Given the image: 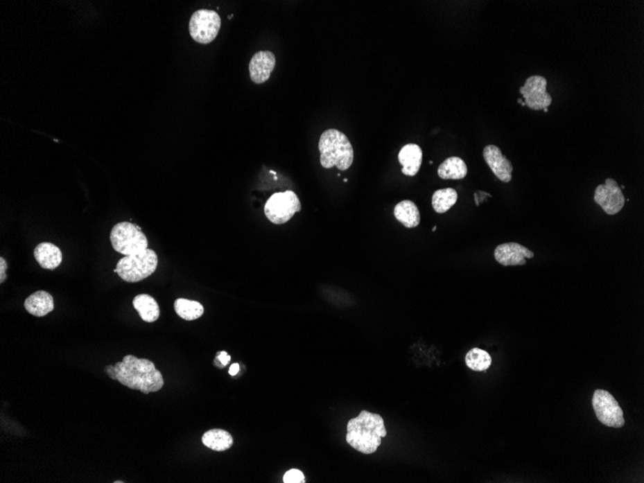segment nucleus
Wrapping results in <instances>:
<instances>
[{
	"mask_svg": "<svg viewBox=\"0 0 644 483\" xmlns=\"http://www.w3.org/2000/svg\"><path fill=\"white\" fill-rule=\"evenodd\" d=\"M114 371L116 379L122 385L142 392L145 395L159 392L164 385V376L152 361L133 355H127L122 362L116 363Z\"/></svg>",
	"mask_w": 644,
	"mask_h": 483,
	"instance_id": "1",
	"label": "nucleus"
},
{
	"mask_svg": "<svg viewBox=\"0 0 644 483\" xmlns=\"http://www.w3.org/2000/svg\"><path fill=\"white\" fill-rule=\"evenodd\" d=\"M387 436L383 418L378 414L361 411L359 416L347 423V442L364 455H372Z\"/></svg>",
	"mask_w": 644,
	"mask_h": 483,
	"instance_id": "2",
	"label": "nucleus"
},
{
	"mask_svg": "<svg viewBox=\"0 0 644 483\" xmlns=\"http://www.w3.org/2000/svg\"><path fill=\"white\" fill-rule=\"evenodd\" d=\"M318 150L323 168L330 169L336 166L340 171H345L354 164V147L347 135L340 130H325L320 138Z\"/></svg>",
	"mask_w": 644,
	"mask_h": 483,
	"instance_id": "3",
	"label": "nucleus"
},
{
	"mask_svg": "<svg viewBox=\"0 0 644 483\" xmlns=\"http://www.w3.org/2000/svg\"><path fill=\"white\" fill-rule=\"evenodd\" d=\"M159 258L157 253L148 248L144 252L125 256L117 263L114 272L128 283H137L150 277L157 270Z\"/></svg>",
	"mask_w": 644,
	"mask_h": 483,
	"instance_id": "4",
	"label": "nucleus"
},
{
	"mask_svg": "<svg viewBox=\"0 0 644 483\" xmlns=\"http://www.w3.org/2000/svg\"><path fill=\"white\" fill-rule=\"evenodd\" d=\"M112 247L124 256L144 252L148 249V240L140 227L121 222L113 227L110 233Z\"/></svg>",
	"mask_w": 644,
	"mask_h": 483,
	"instance_id": "5",
	"label": "nucleus"
},
{
	"mask_svg": "<svg viewBox=\"0 0 644 483\" xmlns=\"http://www.w3.org/2000/svg\"><path fill=\"white\" fill-rule=\"evenodd\" d=\"M300 211V200L290 191L273 194L265 207L266 218L276 225L287 223Z\"/></svg>",
	"mask_w": 644,
	"mask_h": 483,
	"instance_id": "6",
	"label": "nucleus"
},
{
	"mask_svg": "<svg viewBox=\"0 0 644 483\" xmlns=\"http://www.w3.org/2000/svg\"><path fill=\"white\" fill-rule=\"evenodd\" d=\"M592 407L598 421L609 428H620L625 425L623 408L608 391L598 389L592 396Z\"/></svg>",
	"mask_w": 644,
	"mask_h": 483,
	"instance_id": "7",
	"label": "nucleus"
},
{
	"mask_svg": "<svg viewBox=\"0 0 644 483\" xmlns=\"http://www.w3.org/2000/svg\"><path fill=\"white\" fill-rule=\"evenodd\" d=\"M221 18L214 10L195 12L189 21L190 35L199 44H211L220 30Z\"/></svg>",
	"mask_w": 644,
	"mask_h": 483,
	"instance_id": "8",
	"label": "nucleus"
},
{
	"mask_svg": "<svg viewBox=\"0 0 644 483\" xmlns=\"http://www.w3.org/2000/svg\"><path fill=\"white\" fill-rule=\"evenodd\" d=\"M547 80L541 76H530L520 94L525 98V107L532 110H544L552 105V98L547 92Z\"/></svg>",
	"mask_w": 644,
	"mask_h": 483,
	"instance_id": "9",
	"label": "nucleus"
},
{
	"mask_svg": "<svg viewBox=\"0 0 644 483\" xmlns=\"http://www.w3.org/2000/svg\"><path fill=\"white\" fill-rule=\"evenodd\" d=\"M594 201L609 216H616L625 204L623 191L613 179H607L604 184L597 186Z\"/></svg>",
	"mask_w": 644,
	"mask_h": 483,
	"instance_id": "10",
	"label": "nucleus"
},
{
	"mask_svg": "<svg viewBox=\"0 0 644 483\" xmlns=\"http://www.w3.org/2000/svg\"><path fill=\"white\" fill-rule=\"evenodd\" d=\"M494 257L503 266L524 265L527 258H534V254L519 243H507L495 249Z\"/></svg>",
	"mask_w": 644,
	"mask_h": 483,
	"instance_id": "11",
	"label": "nucleus"
},
{
	"mask_svg": "<svg viewBox=\"0 0 644 483\" xmlns=\"http://www.w3.org/2000/svg\"><path fill=\"white\" fill-rule=\"evenodd\" d=\"M276 65L275 54L270 51H261L254 54L249 63L251 80L256 85H263L270 80Z\"/></svg>",
	"mask_w": 644,
	"mask_h": 483,
	"instance_id": "12",
	"label": "nucleus"
},
{
	"mask_svg": "<svg viewBox=\"0 0 644 483\" xmlns=\"http://www.w3.org/2000/svg\"><path fill=\"white\" fill-rule=\"evenodd\" d=\"M483 157L486 164L492 170L495 176L503 182H510L512 179L513 166L510 160L503 155L500 148L495 145H487L483 149Z\"/></svg>",
	"mask_w": 644,
	"mask_h": 483,
	"instance_id": "13",
	"label": "nucleus"
},
{
	"mask_svg": "<svg viewBox=\"0 0 644 483\" xmlns=\"http://www.w3.org/2000/svg\"><path fill=\"white\" fill-rule=\"evenodd\" d=\"M399 161L402 165V173L406 176H416L423 164V150L413 143L407 144L399 152Z\"/></svg>",
	"mask_w": 644,
	"mask_h": 483,
	"instance_id": "14",
	"label": "nucleus"
},
{
	"mask_svg": "<svg viewBox=\"0 0 644 483\" xmlns=\"http://www.w3.org/2000/svg\"><path fill=\"white\" fill-rule=\"evenodd\" d=\"M34 257L44 270H55L62 263V252L53 243H43L37 245Z\"/></svg>",
	"mask_w": 644,
	"mask_h": 483,
	"instance_id": "15",
	"label": "nucleus"
},
{
	"mask_svg": "<svg viewBox=\"0 0 644 483\" xmlns=\"http://www.w3.org/2000/svg\"><path fill=\"white\" fill-rule=\"evenodd\" d=\"M24 308L29 314L38 317H44L54 309L53 297L51 293L39 290L26 298Z\"/></svg>",
	"mask_w": 644,
	"mask_h": 483,
	"instance_id": "16",
	"label": "nucleus"
},
{
	"mask_svg": "<svg viewBox=\"0 0 644 483\" xmlns=\"http://www.w3.org/2000/svg\"><path fill=\"white\" fill-rule=\"evenodd\" d=\"M394 218L406 228H416L421 223V214L417 204L409 200L399 202L394 209Z\"/></svg>",
	"mask_w": 644,
	"mask_h": 483,
	"instance_id": "17",
	"label": "nucleus"
},
{
	"mask_svg": "<svg viewBox=\"0 0 644 483\" xmlns=\"http://www.w3.org/2000/svg\"><path fill=\"white\" fill-rule=\"evenodd\" d=\"M133 307L145 322H155L159 319L160 310L154 297L148 295H139L133 299Z\"/></svg>",
	"mask_w": 644,
	"mask_h": 483,
	"instance_id": "18",
	"label": "nucleus"
},
{
	"mask_svg": "<svg viewBox=\"0 0 644 483\" xmlns=\"http://www.w3.org/2000/svg\"><path fill=\"white\" fill-rule=\"evenodd\" d=\"M437 173L443 179H462L467 176V165L460 157H449L442 162Z\"/></svg>",
	"mask_w": 644,
	"mask_h": 483,
	"instance_id": "19",
	"label": "nucleus"
},
{
	"mask_svg": "<svg viewBox=\"0 0 644 483\" xmlns=\"http://www.w3.org/2000/svg\"><path fill=\"white\" fill-rule=\"evenodd\" d=\"M202 443L207 448L216 450V452H225L232 448L234 439L228 431L214 428L204 433L202 437Z\"/></svg>",
	"mask_w": 644,
	"mask_h": 483,
	"instance_id": "20",
	"label": "nucleus"
},
{
	"mask_svg": "<svg viewBox=\"0 0 644 483\" xmlns=\"http://www.w3.org/2000/svg\"><path fill=\"white\" fill-rule=\"evenodd\" d=\"M175 310L181 319L184 320L198 319L204 315V309L201 303L194 300L179 298L175 301Z\"/></svg>",
	"mask_w": 644,
	"mask_h": 483,
	"instance_id": "21",
	"label": "nucleus"
},
{
	"mask_svg": "<svg viewBox=\"0 0 644 483\" xmlns=\"http://www.w3.org/2000/svg\"><path fill=\"white\" fill-rule=\"evenodd\" d=\"M458 192L453 188L439 189L434 192L433 207L437 213H445L458 202Z\"/></svg>",
	"mask_w": 644,
	"mask_h": 483,
	"instance_id": "22",
	"label": "nucleus"
},
{
	"mask_svg": "<svg viewBox=\"0 0 644 483\" xmlns=\"http://www.w3.org/2000/svg\"><path fill=\"white\" fill-rule=\"evenodd\" d=\"M465 362L468 368L472 371H485L490 368L492 358L487 351L480 349H473L466 354Z\"/></svg>",
	"mask_w": 644,
	"mask_h": 483,
	"instance_id": "23",
	"label": "nucleus"
},
{
	"mask_svg": "<svg viewBox=\"0 0 644 483\" xmlns=\"http://www.w3.org/2000/svg\"><path fill=\"white\" fill-rule=\"evenodd\" d=\"M285 483H304L305 475L301 471L297 469H291L288 471L283 477Z\"/></svg>",
	"mask_w": 644,
	"mask_h": 483,
	"instance_id": "24",
	"label": "nucleus"
},
{
	"mask_svg": "<svg viewBox=\"0 0 644 483\" xmlns=\"http://www.w3.org/2000/svg\"><path fill=\"white\" fill-rule=\"evenodd\" d=\"M7 263L3 258H0V283H3L6 279Z\"/></svg>",
	"mask_w": 644,
	"mask_h": 483,
	"instance_id": "25",
	"label": "nucleus"
},
{
	"mask_svg": "<svg viewBox=\"0 0 644 483\" xmlns=\"http://www.w3.org/2000/svg\"><path fill=\"white\" fill-rule=\"evenodd\" d=\"M217 360H218V361L220 362V363L222 364V366L225 367L227 366V365H228L229 360H231V357H229V355L227 354V352L221 351V352H219L218 354H217Z\"/></svg>",
	"mask_w": 644,
	"mask_h": 483,
	"instance_id": "26",
	"label": "nucleus"
},
{
	"mask_svg": "<svg viewBox=\"0 0 644 483\" xmlns=\"http://www.w3.org/2000/svg\"><path fill=\"white\" fill-rule=\"evenodd\" d=\"M238 371H239V365H238V364H233V365H232L231 368H229V374H231L232 376H236V374H238Z\"/></svg>",
	"mask_w": 644,
	"mask_h": 483,
	"instance_id": "27",
	"label": "nucleus"
},
{
	"mask_svg": "<svg viewBox=\"0 0 644 483\" xmlns=\"http://www.w3.org/2000/svg\"><path fill=\"white\" fill-rule=\"evenodd\" d=\"M436 227H437V226H434V228L433 229V231H436V229H437Z\"/></svg>",
	"mask_w": 644,
	"mask_h": 483,
	"instance_id": "28",
	"label": "nucleus"
},
{
	"mask_svg": "<svg viewBox=\"0 0 644 483\" xmlns=\"http://www.w3.org/2000/svg\"><path fill=\"white\" fill-rule=\"evenodd\" d=\"M123 482H120V480H118V482H114V483H123Z\"/></svg>",
	"mask_w": 644,
	"mask_h": 483,
	"instance_id": "29",
	"label": "nucleus"
},
{
	"mask_svg": "<svg viewBox=\"0 0 644 483\" xmlns=\"http://www.w3.org/2000/svg\"><path fill=\"white\" fill-rule=\"evenodd\" d=\"M544 112L545 113L548 112V108H546V109H544Z\"/></svg>",
	"mask_w": 644,
	"mask_h": 483,
	"instance_id": "30",
	"label": "nucleus"
}]
</instances>
